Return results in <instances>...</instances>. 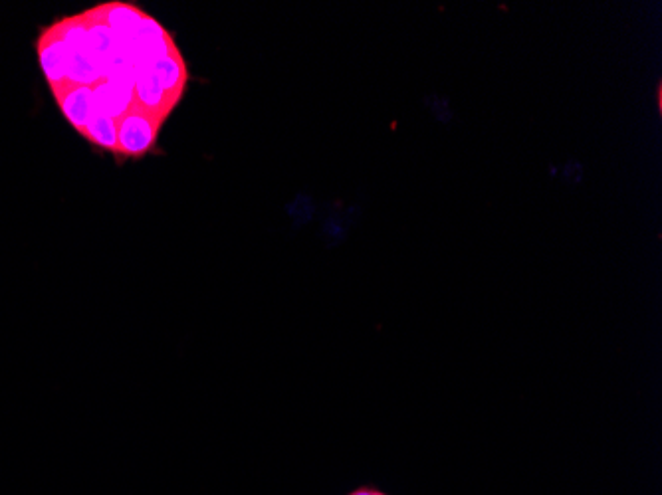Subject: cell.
Here are the masks:
<instances>
[{"label": "cell", "instance_id": "cell-1", "mask_svg": "<svg viewBox=\"0 0 662 495\" xmlns=\"http://www.w3.org/2000/svg\"><path fill=\"white\" fill-rule=\"evenodd\" d=\"M161 123V117L133 105L117 121V155L127 159H139L147 155L157 143Z\"/></svg>", "mask_w": 662, "mask_h": 495}, {"label": "cell", "instance_id": "cell-2", "mask_svg": "<svg viewBox=\"0 0 662 495\" xmlns=\"http://www.w3.org/2000/svg\"><path fill=\"white\" fill-rule=\"evenodd\" d=\"M135 105L141 107L147 113H153L157 117H161L163 121L171 115V111L177 107V103H173L169 96L163 92L153 64H141L135 66Z\"/></svg>", "mask_w": 662, "mask_h": 495}, {"label": "cell", "instance_id": "cell-3", "mask_svg": "<svg viewBox=\"0 0 662 495\" xmlns=\"http://www.w3.org/2000/svg\"><path fill=\"white\" fill-rule=\"evenodd\" d=\"M54 99L66 117V121L82 135L92 113H94V92L92 88L78 86V88H68L58 94H54Z\"/></svg>", "mask_w": 662, "mask_h": 495}, {"label": "cell", "instance_id": "cell-4", "mask_svg": "<svg viewBox=\"0 0 662 495\" xmlns=\"http://www.w3.org/2000/svg\"><path fill=\"white\" fill-rule=\"evenodd\" d=\"M104 22L108 24L117 40H135L145 10H141L135 4L127 2H108V4H98Z\"/></svg>", "mask_w": 662, "mask_h": 495}, {"label": "cell", "instance_id": "cell-5", "mask_svg": "<svg viewBox=\"0 0 662 495\" xmlns=\"http://www.w3.org/2000/svg\"><path fill=\"white\" fill-rule=\"evenodd\" d=\"M153 70H155V76H157L163 92L173 103H179V99L183 98V94L187 90V82H189L187 64H185L181 52L161 58L159 62L153 64Z\"/></svg>", "mask_w": 662, "mask_h": 495}, {"label": "cell", "instance_id": "cell-6", "mask_svg": "<svg viewBox=\"0 0 662 495\" xmlns=\"http://www.w3.org/2000/svg\"><path fill=\"white\" fill-rule=\"evenodd\" d=\"M92 92H94V109L113 121H119L135 105L133 90H125L106 80L96 84Z\"/></svg>", "mask_w": 662, "mask_h": 495}, {"label": "cell", "instance_id": "cell-7", "mask_svg": "<svg viewBox=\"0 0 662 495\" xmlns=\"http://www.w3.org/2000/svg\"><path fill=\"white\" fill-rule=\"evenodd\" d=\"M82 137H86L92 145H96L100 149L117 153V121L98 113L96 109L84 129Z\"/></svg>", "mask_w": 662, "mask_h": 495}, {"label": "cell", "instance_id": "cell-8", "mask_svg": "<svg viewBox=\"0 0 662 495\" xmlns=\"http://www.w3.org/2000/svg\"><path fill=\"white\" fill-rule=\"evenodd\" d=\"M345 495H391L387 494V492H383L381 488H377V486H373V484H361V486H357L355 490H351L349 494Z\"/></svg>", "mask_w": 662, "mask_h": 495}]
</instances>
